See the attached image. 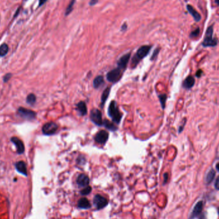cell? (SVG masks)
<instances>
[{
    "label": "cell",
    "instance_id": "cell-1",
    "mask_svg": "<svg viewBox=\"0 0 219 219\" xmlns=\"http://www.w3.org/2000/svg\"><path fill=\"white\" fill-rule=\"evenodd\" d=\"M108 114L109 116L112 118L114 122L119 124L121 122L122 118V114L119 110L117 103L115 101H113L111 102L108 108Z\"/></svg>",
    "mask_w": 219,
    "mask_h": 219
},
{
    "label": "cell",
    "instance_id": "cell-2",
    "mask_svg": "<svg viewBox=\"0 0 219 219\" xmlns=\"http://www.w3.org/2000/svg\"><path fill=\"white\" fill-rule=\"evenodd\" d=\"M151 47L149 46H143L138 49L136 55L133 57L132 60V65L133 67H136L140 60L143 59L148 54L150 51Z\"/></svg>",
    "mask_w": 219,
    "mask_h": 219
},
{
    "label": "cell",
    "instance_id": "cell-3",
    "mask_svg": "<svg viewBox=\"0 0 219 219\" xmlns=\"http://www.w3.org/2000/svg\"><path fill=\"white\" fill-rule=\"evenodd\" d=\"M122 75V74L121 69L117 68L108 72L106 75V78L109 81L112 83H115L121 78Z\"/></svg>",
    "mask_w": 219,
    "mask_h": 219
},
{
    "label": "cell",
    "instance_id": "cell-4",
    "mask_svg": "<svg viewBox=\"0 0 219 219\" xmlns=\"http://www.w3.org/2000/svg\"><path fill=\"white\" fill-rule=\"evenodd\" d=\"M58 130V126L53 122L46 123L42 127V132L44 135H51L54 134Z\"/></svg>",
    "mask_w": 219,
    "mask_h": 219
},
{
    "label": "cell",
    "instance_id": "cell-5",
    "mask_svg": "<svg viewBox=\"0 0 219 219\" xmlns=\"http://www.w3.org/2000/svg\"><path fill=\"white\" fill-rule=\"evenodd\" d=\"M90 119L94 124L98 126H101L103 124V119H102V114L101 111L98 109H93L90 112Z\"/></svg>",
    "mask_w": 219,
    "mask_h": 219
},
{
    "label": "cell",
    "instance_id": "cell-6",
    "mask_svg": "<svg viewBox=\"0 0 219 219\" xmlns=\"http://www.w3.org/2000/svg\"><path fill=\"white\" fill-rule=\"evenodd\" d=\"M213 28L210 27L206 33V36L203 42L204 46H214L216 44V41L213 39L212 37Z\"/></svg>",
    "mask_w": 219,
    "mask_h": 219
},
{
    "label": "cell",
    "instance_id": "cell-7",
    "mask_svg": "<svg viewBox=\"0 0 219 219\" xmlns=\"http://www.w3.org/2000/svg\"><path fill=\"white\" fill-rule=\"evenodd\" d=\"M18 112L20 116L27 120H33L36 117V114L34 112L24 108H20L18 109Z\"/></svg>",
    "mask_w": 219,
    "mask_h": 219
},
{
    "label": "cell",
    "instance_id": "cell-8",
    "mask_svg": "<svg viewBox=\"0 0 219 219\" xmlns=\"http://www.w3.org/2000/svg\"><path fill=\"white\" fill-rule=\"evenodd\" d=\"M94 203L98 209H102L108 205V200L100 195H96L94 198Z\"/></svg>",
    "mask_w": 219,
    "mask_h": 219
},
{
    "label": "cell",
    "instance_id": "cell-9",
    "mask_svg": "<svg viewBox=\"0 0 219 219\" xmlns=\"http://www.w3.org/2000/svg\"><path fill=\"white\" fill-rule=\"evenodd\" d=\"M108 133L105 130H101L99 132L95 137L96 142L100 144L105 143L106 141L108 140Z\"/></svg>",
    "mask_w": 219,
    "mask_h": 219
},
{
    "label": "cell",
    "instance_id": "cell-10",
    "mask_svg": "<svg viewBox=\"0 0 219 219\" xmlns=\"http://www.w3.org/2000/svg\"><path fill=\"white\" fill-rule=\"evenodd\" d=\"M130 53H127L126 54H124V56H122L118 61L117 65H118V68L122 70L125 69L126 67H127V64L129 62L130 59Z\"/></svg>",
    "mask_w": 219,
    "mask_h": 219
},
{
    "label": "cell",
    "instance_id": "cell-11",
    "mask_svg": "<svg viewBox=\"0 0 219 219\" xmlns=\"http://www.w3.org/2000/svg\"><path fill=\"white\" fill-rule=\"evenodd\" d=\"M11 141L15 145L17 148V152L19 154H22L25 151V147L23 142L17 137H12Z\"/></svg>",
    "mask_w": 219,
    "mask_h": 219
},
{
    "label": "cell",
    "instance_id": "cell-12",
    "mask_svg": "<svg viewBox=\"0 0 219 219\" xmlns=\"http://www.w3.org/2000/svg\"><path fill=\"white\" fill-rule=\"evenodd\" d=\"M89 181L88 177L84 174H80L77 179V183L80 187H87L89 184Z\"/></svg>",
    "mask_w": 219,
    "mask_h": 219
},
{
    "label": "cell",
    "instance_id": "cell-13",
    "mask_svg": "<svg viewBox=\"0 0 219 219\" xmlns=\"http://www.w3.org/2000/svg\"><path fill=\"white\" fill-rule=\"evenodd\" d=\"M15 168L20 173L27 176V169L26 164L24 161H20L15 163Z\"/></svg>",
    "mask_w": 219,
    "mask_h": 219
},
{
    "label": "cell",
    "instance_id": "cell-14",
    "mask_svg": "<svg viewBox=\"0 0 219 219\" xmlns=\"http://www.w3.org/2000/svg\"><path fill=\"white\" fill-rule=\"evenodd\" d=\"M203 208V204L202 201H200V202L197 203L194 208V210H193V212L192 214V217H195L198 215H199L200 213V212L202 211Z\"/></svg>",
    "mask_w": 219,
    "mask_h": 219
},
{
    "label": "cell",
    "instance_id": "cell-15",
    "mask_svg": "<svg viewBox=\"0 0 219 219\" xmlns=\"http://www.w3.org/2000/svg\"><path fill=\"white\" fill-rule=\"evenodd\" d=\"M187 9H188V12L193 16V17L194 18V20L196 21H199L200 20V14L196 11V10L193 7H192L191 5H188Z\"/></svg>",
    "mask_w": 219,
    "mask_h": 219
},
{
    "label": "cell",
    "instance_id": "cell-16",
    "mask_svg": "<svg viewBox=\"0 0 219 219\" xmlns=\"http://www.w3.org/2000/svg\"><path fill=\"white\" fill-rule=\"evenodd\" d=\"M77 110L81 115H85L87 113V108L85 102L81 101L77 104Z\"/></svg>",
    "mask_w": 219,
    "mask_h": 219
},
{
    "label": "cell",
    "instance_id": "cell-17",
    "mask_svg": "<svg viewBox=\"0 0 219 219\" xmlns=\"http://www.w3.org/2000/svg\"><path fill=\"white\" fill-rule=\"evenodd\" d=\"M194 83H195L194 78L192 76H188L185 79V80L184 81L183 86H184L185 88H186L187 89H189V88H192L194 86Z\"/></svg>",
    "mask_w": 219,
    "mask_h": 219
},
{
    "label": "cell",
    "instance_id": "cell-18",
    "mask_svg": "<svg viewBox=\"0 0 219 219\" xmlns=\"http://www.w3.org/2000/svg\"><path fill=\"white\" fill-rule=\"evenodd\" d=\"M78 206L82 209H88L90 207V205L86 198H81L78 202Z\"/></svg>",
    "mask_w": 219,
    "mask_h": 219
},
{
    "label": "cell",
    "instance_id": "cell-19",
    "mask_svg": "<svg viewBox=\"0 0 219 219\" xmlns=\"http://www.w3.org/2000/svg\"><path fill=\"white\" fill-rule=\"evenodd\" d=\"M103 124H104V126L106 127L107 129L111 130V131H115L117 130V127L115 126V124H114L112 122H111L110 121H108L107 119L104 120V121L103 122Z\"/></svg>",
    "mask_w": 219,
    "mask_h": 219
},
{
    "label": "cell",
    "instance_id": "cell-20",
    "mask_svg": "<svg viewBox=\"0 0 219 219\" xmlns=\"http://www.w3.org/2000/svg\"><path fill=\"white\" fill-rule=\"evenodd\" d=\"M103 82H104L103 77L102 76H98L94 80V82H93L94 87L96 88H98L103 83Z\"/></svg>",
    "mask_w": 219,
    "mask_h": 219
},
{
    "label": "cell",
    "instance_id": "cell-21",
    "mask_svg": "<svg viewBox=\"0 0 219 219\" xmlns=\"http://www.w3.org/2000/svg\"><path fill=\"white\" fill-rule=\"evenodd\" d=\"M110 88L109 87H107L103 93V94L101 96V106L103 105V104L105 103V101H106L107 98H108L109 94H110Z\"/></svg>",
    "mask_w": 219,
    "mask_h": 219
},
{
    "label": "cell",
    "instance_id": "cell-22",
    "mask_svg": "<svg viewBox=\"0 0 219 219\" xmlns=\"http://www.w3.org/2000/svg\"><path fill=\"white\" fill-rule=\"evenodd\" d=\"M8 51V47L7 44H3L0 46V57H4Z\"/></svg>",
    "mask_w": 219,
    "mask_h": 219
},
{
    "label": "cell",
    "instance_id": "cell-23",
    "mask_svg": "<svg viewBox=\"0 0 219 219\" xmlns=\"http://www.w3.org/2000/svg\"><path fill=\"white\" fill-rule=\"evenodd\" d=\"M215 176V172L213 170H211L209 172V173L208 174L206 178V181L208 183H209V182H211L213 180Z\"/></svg>",
    "mask_w": 219,
    "mask_h": 219
},
{
    "label": "cell",
    "instance_id": "cell-24",
    "mask_svg": "<svg viewBox=\"0 0 219 219\" xmlns=\"http://www.w3.org/2000/svg\"><path fill=\"white\" fill-rule=\"evenodd\" d=\"M26 101L28 104H31V105H33L35 101H36V97L34 94H30V95L28 96L27 97V99H26Z\"/></svg>",
    "mask_w": 219,
    "mask_h": 219
},
{
    "label": "cell",
    "instance_id": "cell-25",
    "mask_svg": "<svg viewBox=\"0 0 219 219\" xmlns=\"http://www.w3.org/2000/svg\"><path fill=\"white\" fill-rule=\"evenodd\" d=\"M91 190H92V188H91L90 187H85L83 190L81 191V194L82 195H88L90 193Z\"/></svg>",
    "mask_w": 219,
    "mask_h": 219
},
{
    "label": "cell",
    "instance_id": "cell-26",
    "mask_svg": "<svg viewBox=\"0 0 219 219\" xmlns=\"http://www.w3.org/2000/svg\"><path fill=\"white\" fill-rule=\"evenodd\" d=\"M166 98H167V96H166V95H165V94L160 96V102H161V105H162L163 108H164V107H165V104H166Z\"/></svg>",
    "mask_w": 219,
    "mask_h": 219
},
{
    "label": "cell",
    "instance_id": "cell-27",
    "mask_svg": "<svg viewBox=\"0 0 219 219\" xmlns=\"http://www.w3.org/2000/svg\"><path fill=\"white\" fill-rule=\"evenodd\" d=\"M75 0H72V1L70 2V3L69 5V7H67V10H66V15H68L72 11V7H73V5H74V3H75Z\"/></svg>",
    "mask_w": 219,
    "mask_h": 219
},
{
    "label": "cell",
    "instance_id": "cell-28",
    "mask_svg": "<svg viewBox=\"0 0 219 219\" xmlns=\"http://www.w3.org/2000/svg\"><path fill=\"white\" fill-rule=\"evenodd\" d=\"M215 188L217 190H219V176L217 177V179L215 181Z\"/></svg>",
    "mask_w": 219,
    "mask_h": 219
},
{
    "label": "cell",
    "instance_id": "cell-29",
    "mask_svg": "<svg viewBox=\"0 0 219 219\" xmlns=\"http://www.w3.org/2000/svg\"><path fill=\"white\" fill-rule=\"evenodd\" d=\"M10 77H11V75L10 74H7V75H6L5 76V77H4V81H7L10 78Z\"/></svg>",
    "mask_w": 219,
    "mask_h": 219
},
{
    "label": "cell",
    "instance_id": "cell-30",
    "mask_svg": "<svg viewBox=\"0 0 219 219\" xmlns=\"http://www.w3.org/2000/svg\"><path fill=\"white\" fill-rule=\"evenodd\" d=\"M98 2V0H91V2H90V5H95Z\"/></svg>",
    "mask_w": 219,
    "mask_h": 219
},
{
    "label": "cell",
    "instance_id": "cell-31",
    "mask_svg": "<svg viewBox=\"0 0 219 219\" xmlns=\"http://www.w3.org/2000/svg\"><path fill=\"white\" fill-rule=\"evenodd\" d=\"M46 2L47 0H39V6H42Z\"/></svg>",
    "mask_w": 219,
    "mask_h": 219
},
{
    "label": "cell",
    "instance_id": "cell-32",
    "mask_svg": "<svg viewBox=\"0 0 219 219\" xmlns=\"http://www.w3.org/2000/svg\"><path fill=\"white\" fill-rule=\"evenodd\" d=\"M216 169L219 171V163H217L216 164Z\"/></svg>",
    "mask_w": 219,
    "mask_h": 219
},
{
    "label": "cell",
    "instance_id": "cell-33",
    "mask_svg": "<svg viewBox=\"0 0 219 219\" xmlns=\"http://www.w3.org/2000/svg\"><path fill=\"white\" fill-rule=\"evenodd\" d=\"M216 3L219 5V0H216Z\"/></svg>",
    "mask_w": 219,
    "mask_h": 219
},
{
    "label": "cell",
    "instance_id": "cell-34",
    "mask_svg": "<svg viewBox=\"0 0 219 219\" xmlns=\"http://www.w3.org/2000/svg\"><path fill=\"white\" fill-rule=\"evenodd\" d=\"M218 213H219V208H218Z\"/></svg>",
    "mask_w": 219,
    "mask_h": 219
}]
</instances>
